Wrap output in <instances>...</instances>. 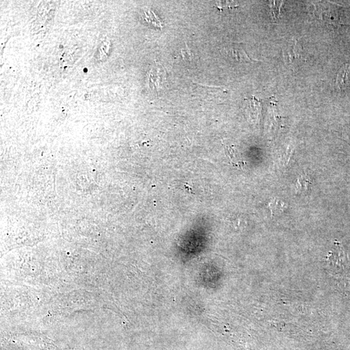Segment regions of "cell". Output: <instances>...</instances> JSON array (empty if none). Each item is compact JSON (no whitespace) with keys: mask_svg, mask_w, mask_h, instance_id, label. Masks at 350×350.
Masks as SVG:
<instances>
[{"mask_svg":"<svg viewBox=\"0 0 350 350\" xmlns=\"http://www.w3.org/2000/svg\"><path fill=\"white\" fill-rule=\"evenodd\" d=\"M350 81V64H344L340 68L335 79V86L339 90L344 89Z\"/></svg>","mask_w":350,"mask_h":350,"instance_id":"cell-3","label":"cell"},{"mask_svg":"<svg viewBox=\"0 0 350 350\" xmlns=\"http://www.w3.org/2000/svg\"><path fill=\"white\" fill-rule=\"evenodd\" d=\"M347 138H348V140L350 141V132L348 134H347Z\"/></svg>","mask_w":350,"mask_h":350,"instance_id":"cell-7","label":"cell"},{"mask_svg":"<svg viewBox=\"0 0 350 350\" xmlns=\"http://www.w3.org/2000/svg\"><path fill=\"white\" fill-rule=\"evenodd\" d=\"M224 148L225 151H226V154L230 158V160H231L232 164L239 165V164L243 163L239 161L238 158H237V157L236 151H235L233 147L227 145L225 146Z\"/></svg>","mask_w":350,"mask_h":350,"instance_id":"cell-4","label":"cell"},{"mask_svg":"<svg viewBox=\"0 0 350 350\" xmlns=\"http://www.w3.org/2000/svg\"><path fill=\"white\" fill-rule=\"evenodd\" d=\"M309 184V182L308 180L304 178V177H301V178L298 179V182H297V190L301 191V192H302V191H305L307 188H308Z\"/></svg>","mask_w":350,"mask_h":350,"instance_id":"cell-5","label":"cell"},{"mask_svg":"<svg viewBox=\"0 0 350 350\" xmlns=\"http://www.w3.org/2000/svg\"><path fill=\"white\" fill-rule=\"evenodd\" d=\"M182 57H184V59H188L189 61H190L191 59V52L190 50L188 48V47H187V49L186 50L182 49Z\"/></svg>","mask_w":350,"mask_h":350,"instance_id":"cell-6","label":"cell"},{"mask_svg":"<svg viewBox=\"0 0 350 350\" xmlns=\"http://www.w3.org/2000/svg\"><path fill=\"white\" fill-rule=\"evenodd\" d=\"M222 54L228 59L233 62H240L241 63V62L257 61L251 59L244 51L243 45L240 44H237V43H231V44H228L225 45L222 49Z\"/></svg>","mask_w":350,"mask_h":350,"instance_id":"cell-1","label":"cell"},{"mask_svg":"<svg viewBox=\"0 0 350 350\" xmlns=\"http://www.w3.org/2000/svg\"><path fill=\"white\" fill-rule=\"evenodd\" d=\"M299 48V46H298L297 40H294L285 47V49H283L285 61L291 64L295 61L296 60L301 59L302 56Z\"/></svg>","mask_w":350,"mask_h":350,"instance_id":"cell-2","label":"cell"}]
</instances>
